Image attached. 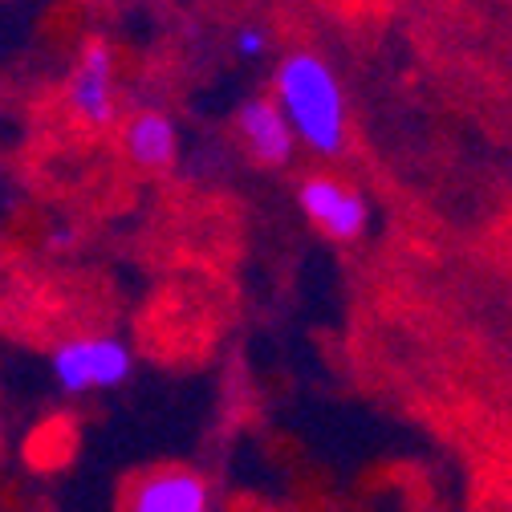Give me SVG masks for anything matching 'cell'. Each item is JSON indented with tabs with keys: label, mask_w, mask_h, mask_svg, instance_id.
I'll use <instances>...</instances> for the list:
<instances>
[{
	"label": "cell",
	"mask_w": 512,
	"mask_h": 512,
	"mask_svg": "<svg viewBox=\"0 0 512 512\" xmlns=\"http://www.w3.org/2000/svg\"><path fill=\"white\" fill-rule=\"evenodd\" d=\"M273 102L281 106L293 139L309 155L334 159L346 151V131H350L346 90L326 57L309 49L285 53L273 70Z\"/></svg>",
	"instance_id": "6da1fadb"
},
{
	"label": "cell",
	"mask_w": 512,
	"mask_h": 512,
	"mask_svg": "<svg viewBox=\"0 0 512 512\" xmlns=\"http://www.w3.org/2000/svg\"><path fill=\"white\" fill-rule=\"evenodd\" d=\"M135 370V354L126 342L106 334L70 338L53 350V378L66 395H90V391H114Z\"/></svg>",
	"instance_id": "7a4b0ae2"
},
{
	"label": "cell",
	"mask_w": 512,
	"mask_h": 512,
	"mask_svg": "<svg viewBox=\"0 0 512 512\" xmlns=\"http://www.w3.org/2000/svg\"><path fill=\"white\" fill-rule=\"evenodd\" d=\"M297 208L326 240H338V244L362 240L370 224V204L362 191L326 171H313L297 183Z\"/></svg>",
	"instance_id": "3957f363"
},
{
	"label": "cell",
	"mask_w": 512,
	"mask_h": 512,
	"mask_svg": "<svg viewBox=\"0 0 512 512\" xmlns=\"http://www.w3.org/2000/svg\"><path fill=\"white\" fill-rule=\"evenodd\" d=\"M118 512H212V484L196 468L159 464L118 488Z\"/></svg>",
	"instance_id": "277c9868"
},
{
	"label": "cell",
	"mask_w": 512,
	"mask_h": 512,
	"mask_svg": "<svg viewBox=\"0 0 512 512\" xmlns=\"http://www.w3.org/2000/svg\"><path fill=\"white\" fill-rule=\"evenodd\" d=\"M70 110L86 126H110L114 122V49L102 37H90L82 45L78 70L70 78Z\"/></svg>",
	"instance_id": "5b68a950"
},
{
	"label": "cell",
	"mask_w": 512,
	"mask_h": 512,
	"mask_svg": "<svg viewBox=\"0 0 512 512\" xmlns=\"http://www.w3.org/2000/svg\"><path fill=\"white\" fill-rule=\"evenodd\" d=\"M236 135H240V143H244V151H248L252 163H261V167H269V171L293 163L297 139H293V131H289L281 106L273 102V94H269V98H248V102H240V110H236Z\"/></svg>",
	"instance_id": "8992f818"
},
{
	"label": "cell",
	"mask_w": 512,
	"mask_h": 512,
	"mask_svg": "<svg viewBox=\"0 0 512 512\" xmlns=\"http://www.w3.org/2000/svg\"><path fill=\"white\" fill-rule=\"evenodd\" d=\"M122 151L139 171H167L179 155V131L163 110H139L122 126Z\"/></svg>",
	"instance_id": "52a82bcc"
},
{
	"label": "cell",
	"mask_w": 512,
	"mask_h": 512,
	"mask_svg": "<svg viewBox=\"0 0 512 512\" xmlns=\"http://www.w3.org/2000/svg\"><path fill=\"white\" fill-rule=\"evenodd\" d=\"M232 49H236V57L256 61V57H265V49H269V33L261 25H244V29H236Z\"/></svg>",
	"instance_id": "ba28073f"
}]
</instances>
